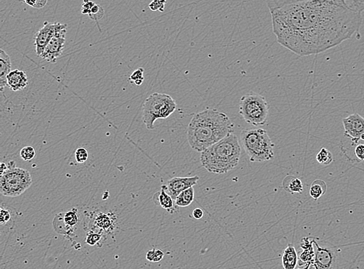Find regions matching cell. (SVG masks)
<instances>
[{"instance_id": "obj_1", "label": "cell", "mask_w": 364, "mask_h": 269, "mask_svg": "<svg viewBox=\"0 0 364 269\" xmlns=\"http://www.w3.org/2000/svg\"><path fill=\"white\" fill-rule=\"evenodd\" d=\"M277 42L299 56L318 55L359 32L361 13L338 0H308L270 12Z\"/></svg>"}, {"instance_id": "obj_2", "label": "cell", "mask_w": 364, "mask_h": 269, "mask_svg": "<svg viewBox=\"0 0 364 269\" xmlns=\"http://www.w3.org/2000/svg\"><path fill=\"white\" fill-rule=\"evenodd\" d=\"M234 125L227 114L205 109L193 115L187 128V140L193 151L202 152L233 133Z\"/></svg>"}, {"instance_id": "obj_3", "label": "cell", "mask_w": 364, "mask_h": 269, "mask_svg": "<svg viewBox=\"0 0 364 269\" xmlns=\"http://www.w3.org/2000/svg\"><path fill=\"white\" fill-rule=\"evenodd\" d=\"M200 153L202 166L207 172L224 174L238 166L241 157V146L237 136L231 133Z\"/></svg>"}, {"instance_id": "obj_4", "label": "cell", "mask_w": 364, "mask_h": 269, "mask_svg": "<svg viewBox=\"0 0 364 269\" xmlns=\"http://www.w3.org/2000/svg\"><path fill=\"white\" fill-rule=\"evenodd\" d=\"M240 139L250 162H264L274 159V144L265 129H243Z\"/></svg>"}, {"instance_id": "obj_5", "label": "cell", "mask_w": 364, "mask_h": 269, "mask_svg": "<svg viewBox=\"0 0 364 269\" xmlns=\"http://www.w3.org/2000/svg\"><path fill=\"white\" fill-rule=\"evenodd\" d=\"M176 107L177 104L171 95L158 92L152 94L142 106L143 123L148 129H154L155 122L171 116Z\"/></svg>"}, {"instance_id": "obj_6", "label": "cell", "mask_w": 364, "mask_h": 269, "mask_svg": "<svg viewBox=\"0 0 364 269\" xmlns=\"http://www.w3.org/2000/svg\"><path fill=\"white\" fill-rule=\"evenodd\" d=\"M269 109L267 99L257 92H248L240 99L239 114L247 123L253 126L266 124Z\"/></svg>"}, {"instance_id": "obj_7", "label": "cell", "mask_w": 364, "mask_h": 269, "mask_svg": "<svg viewBox=\"0 0 364 269\" xmlns=\"http://www.w3.org/2000/svg\"><path fill=\"white\" fill-rule=\"evenodd\" d=\"M8 169L1 175L0 192L7 197L21 196L32 184V178L26 169L17 168L14 162H9Z\"/></svg>"}, {"instance_id": "obj_8", "label": "cell", "mask_w": 364, "mask_h": 269, "mask_svg": "<svg viewBox=\"0 0 364 269\" xmlns=\"http://www.w3.org/2000/svg\"><path fill=\"white\" fill-rule=\"evenodd\" d=\"M67 29L66 24L60 23H50L45 21L44 25L38 32L35 34V46L36 54L41 56L50 40L61 30Z\"/></svg>"}, {"instance_id": "obj_9", "label": "cell", "mask_w": 364, "mask_h": 269, "mask_svg": "<svg viewBox=\"0 0 364 269\" xmlns=\"http://www.w3.org/2000/svg\"><path fill=\"white\" fill-rule=\"evenodd\" d=\"M66 33V29L58 31L50 40L40 57L50 63H56L57 59L62 55L65 48Z\"/></svg>"}, {"instance_id": "obj_10", "label": "cell", "mask_w": 364, "mask_h": 269, "mask_svg": "<svg viewBox=\"0 0 364 269\" xmlns=\"http://www.w3.org/2000/svg\"><path fill=\"white\" fill-rule=\"evenodd\" d=\"M313 244L315 247V261L313 267L318 269L332 268L336 261V253L334 249L327 246H321L312 239Z\"/></svg>"}, {"instance_id": "obj_11", "label": "cell", "mask_w": 364, "mask_h": 269, "mask_svg": "<svg viewBox=\"0 0 364 269\" xmlns=\"http://www.w3.org/2000/svg\"><path fill=\"white\" fill-rule=\"evenodd\" d=\"M342 124L344 135L350 138L353 143H357L364 134V118L358 113H354L342 119Z\"/></svg>"}, {"instance_id": "obj_12", "label": "cell", "mask_w": 364, "mask_h": 269, "mask_svg": "<svg viewBox=\"0 0 364 269\" xmlns=\"http://www.w3.org/2000/svg\"><path fill=\"white\" fill-rule=\"evenodd\" d=\"M199 179L200 178L197 176L191 177L173 178L168 181L167 184L166 185V190L175 200L183 191L197 185Z\"/></svg>"}, {"instance_id": "obj_13", "label": "cell", "mask_w": 364, "mask_h": 269, "mask_svg": "<svg viewBox=\"0 0 364 269\" xmlns=\"http://www.w3.org/2000/svg\"><path fill=\"white\" fill-rule=\"evenodd\" d=\"M91 223L92 226L89 230H95L103 234L104 233H110L113 231L116 223V218L112 213L99 212L93 215V218Z\"/></svg>"}, {"instance_id": "obj_14", "label": "cell", "mask_w": 364, "mask_h": 269, "mask_svg": "<svg viewBox=\"0 0 364 269\" xmlns=\"http://www.w3.org/2000/svg\"><path fill=\"white\" fill-rule=\"evenodd\" d=\"M312 240L310 241L308 237H304L301 240V247L303 249L302 253L298 258L299 267L308 268L310 266L314 264L315 261V250L313 248Z\"/></svg>"}, {"instance_id": "obj_15", "label": "cell", "mask_w": 364, "mask_h": 269, "mask_svg": "<svg viewBox=\"0 0 364 269\" xmlns=\"http://www.w3.org/2000/svg\"><path fill=\"white\" fill-rule=\"evenodd\" d=\"M28 85V75L24 71L15 69L7 76V86L14 92L25 89Z\"/></svg>"}, {"instance_id": "obj_16", "label": "cell", "mask_w": 364, "mask_h": 269, "mask_svg": "<svg viewBox=\"0 0 364 269\" xmlns=\"http://www.w3.org/2000/svg\"><path fill=\"white\" fill-rule=\"evenodd\" d=\"M152 199L156 206L163 208L165 210H167L170 214H173L176 212V208H175L176 203H175L173 197L168 193L166 185L162 186L160 192L155 193Z\"/></svg>"}, {"instance_id": "obj_17", "label": "cell", "mask_w": 364, "mask_h": 269, "mask_svg": "<svg viewBox=\"0 0 364 269\" xmlns=\"http://www.w3.org/2000/svg\"><path fill=\"white\" fill-rule=\"evenodd\" d=\"M11 60L8 54L0 50V87L1 91L7 85V76L11 72Z\"/></svg>"}, {"instance_id": "obj_18", "label": "cell", "mask_w": 364, "mask_h": 269, "mask_svg": "<svg viewBox=\"0 0 364 269\" xmlns=\"http://www.w3.org/2000/svg\"><path fill=\"white\" fill-rule=\"evenodd\" d=\"M298 264V256L295 247L288 244L284 249L282 255L283 267L285 269L296 268Z\"/></svg>"}, {"instance_id": "obj_19", "label": "cell", "mask_w": 364, "mask_h": 269, "mask_svg": "<svg viewBox=\"0 0 364 269\" xmlns=\"http://www.w3.org/2000/svg\"><path fill=\"white\" fill-rule=\"evenodd\" d=\"M61 220L62 223L65 225V231L66 234H70L75 230V226L77 225L79 222V214H78V210L76 209H72L70 211L67 213H60Z\"/></svg>"}, {"instance_id": "obj_20", "label": "cell", "mask_w": 364, "mask_h": 269, "mask_svg": "<svg viewBox=\"0 0 364 269\" xmlns=\"http://www.w3.org/2000/svg\"><path fill=\"white\" fill-rule=\"evenodd\" d=\"M283 187L291 194L302 193L304 190L301 179L295 176H287L283 182Z\"/></svg>"}, {"instance_id": "obj_21", "label": "cell", "mask_w": 364, "mask_h": 269, "mask_svg": "<svg viewBox=\"0 0 364 269\" xmlns=\"http://www.w3.org/2000/svg\"><path fill=\"white\" fill-rule=\"evenodd\" d=\"M194 200V189L193 186L183 191L175 199V203L178 207H187Z\"/></svg>"}, {"instance_id": "obj_22", "label": "cell", "mask_w": 364, "mask_h": 269, "mask_svg": "<svg viewBox=\"0 0 364 269\" xmlns=\"http://www.w3.org/2000/svg\"><path fill=\"white\" fill-rule=\"evenodd\" d=\"M326 183L321 179H317L312 182L311 188H310V196L315 200H318L320 197L326 193Z\"/></svg>"}, {"instance_id": "obj_23", "label": "cell", "mask_w": 364, "mask_h": 269, "mask_svg": "<svg viewBox=\"0 0 364 269\" xmlns=\"http://www.w3.org/2000/svg\"><path fill=\"white\" fill-rule=\"evenodd\" d=\"M303 1H308V0H266L267 7H268L270 12L275 11L277 9L284 7V6L296 4V3L303 2Z\"/></svg>"}, {"instance_id": "obj_24", "label": "cell", "mask_w": 364, "mask_h": 269, "mask_svg": "<svg viewBox=\"0 0 364 269\" xmlns=\"http://www.w3.org/2000/svg\"><path fill=\"white\" fill-rule=\"evenodd\" d=\"M316 160L321 165L328 166L329 164L332 163V161H333V156H332L331 152L323 148L317 154Z\"/></svg>"}, {"instance_id": "obj_25", "label": "cell", "mask_w": 364, "mask_h": 269, "mask_svg": "<svg viewBox=\"0 0 364 269\" xmlns=\"http://www.w3.org/2000/svg\"><path fill=\"white\" fill-rule=\"evenodd\" d=\"M347 8L355 12L362 13L364 11V0H338Z\"/></svg>"}, {"instance_id": "obj_26", "label": "cell", "mask_w": 364, "mask_h": 269, "mask_svg": "<svg viewBox=\"0 0 364 269\" xmlns=\"http://www.w3.org/2000/svg\"><path fill=\"white\" fill-rule=\"evenodd\" d=\"M103 233L95 230H89L86 232V244L90 246H95L99 244V242L103 238Z\"/></svg>"}, {"instance_id": "obj_27", "label": "cell", "mask_w": 364, "mask_h": 269, "mask_svg": "<svg viewBox=\"0 0 364 269\" xmlns=\"http://www.w3.org/2000/svg\"><path fill=\"white\" fill-rule=\"evenodd\" d=\"M104 14L105 11L103 7H101L99 4H95L91 9L90 12L88 14V16L90 17V19H92V21H98L103 18Z\"/></svg>"}, {"instance_id": "obj_28", "label": "cell", "mask_w": 364, "mask_h": 269, "mask_svg": "<svg viewBox=\"0 0 364 269\" xmlns=\"http://www.w3.org/2000/svg\"><path fill=\"white\" fill-rule=\"evenodd\" d=\"M35 154H36V152H35V149L31 146L24 147V149H21V152H20L21 159L23 160L27 161V162H29V161L34 159V158L35 157Z\"/></svg>"}, {"instance_id": "obj_29", "label": "cell", "mask_w": 364, "mask_h": 269, "mask_svg": "<svg viewBox=\"0 0 364 269\" xmlns=\"http://www.w3.org/2000/svg\"><path fill=\"white\" fill-rule=\"evenodd\" d=\"M130 80L136 85H141L144 82V69L142 68H138L137 70L131 75Z\"/></svg>"}, {"instance_id": "obj_30", "label": "cell", "mask_w": 364, "mask_h": 269, "mask_svg": "<svg viewBox=\"0 0 364 269\" xmlns=\"http://www.w3.org/2000/svg\"><path fill=\"white\" fill-rule=\"evenodd\" d=\"M166 0H152L149 4V7L152 11H160L164 12Z\"/></svg>"}, {"instance_id": "obj_31", "label": "cell", "mask_w": 364, "mask_h": 269, "mask_svg": "<svg viewBox=\"0 0 364 269\" xmlns=\"http://www.w3.org/2000/svg\"><path fill=\"white\" fill-rule=\"evenodd\" d=\"M75 159L77 161L78 163H84L86 162L88 159V152L85 149H78L75 151Z\"/></svg>"}, {"instance_id": "obj_32", "label": "cell", "mask_w": 364, "mask_h": 269, "mask_svg": "<svg viewBox=\"0 0 364 269\" xmlns=\"http://www.w3.org/2000/svg\"><path fill=\"white\" fill-rule=\"evenodd\" d=\"M48 0H24L25 4L35 9H41L46 6Z\"/></svg>"}, {"instance_id": "obj_33", "label": "cell", "mask_w": 364, "mask_h": 269, "mask_svg": "<svg viewBox=\"0 0 364 269\" xmlns=\"http://www.w3.org/2000/svg\"><path fill=\"white\" fill-rule=\"evenodd\" d=\"M96 3L92 2L90 0H83L82 5V14L83 15H88L90 12L91 9Z\"/></svg>"}, {"instance_id": "obj_34", "label": "cell", "mask_w": 364, "mask_h": 269, "mask_svg": "<svg viewBox=\"0 0 364 269\" xmlns=\"http://www.w3.org/2000/svg\"><path fill=\"white\" fill-rule=\"evenodd\" d=\"M11 216L10 212L7 210H5L4 208H1L0 210V223L1 224H5L7 222L11 220Z\"/></svg>"}, {"instance_id": "obj_35", "label": "cell", "mask_w": 364, "mask_h": 269, "mask_svg": "<svg viewBox=\"0 0 364 269\" xmlns=\"http://www.w3.org/2000/svg\"><path fill=\"white\" fill-rule=\"evenodd\" d=\"M355 155L359 160L364 161V144H359L355 147Z\"/></svg>"}, {"instance_id": "obj_36", "label": "cell", "mask_w": 364, "mask_h": 269, "mask_svg": "<svg viewBox=\"0 0 364 269\" xmlns=\"http://www.w3.org/2000/svg\"><path fill=\"white\" fill-rule=\"evenodd\" d=\"M163 257H164V253H163V250H155V255L154 259H153V262H159V261L163 260Z\"/></svg>"}, {"instance_id": "obj_37", "label": "cell", "mask_w": 364, "mask_h": 269, "mask_svg": "<svg viewBox=\"0 0 364 269\" xmlns=\"http://www.w3.org/2000/svg\"><path fill=\"white\" fill-rule=\"evenodd\" d=\"M193 216L196 220H200L204 216V211L200 208L194 209L193 211Z\"/></svg>"}, {"instance_id": "obj_38", "label": "cell", "mask_w": 364, "mask_h": 269, "mask_svg": "<svg viewBox=\"0 0 364 269\" xmlns=\"http://www.w3.org/2000/svg\"><path fill=\"white\" fill-rule=\"evenodd\" d=\"M155 250H156V249H152V250H149L147 252V254H146V259H147L148 261H151V262H153V259H154L155 255Z\"/></svg>"}, {"instance_id": "obj_39", "label": "cell", "mask_w": 364, "mask_h": 269, "mask_svg": "<svg viewBox=\"0 0 364 269\" xmlns=\"http://www.w3.org/2000/svg\"><path fill=\"white\" fill-rule=\"evenodd\" d=\"M7 169H8V166H7V164H1V167H0V170H1V175L4 174V172H5L7 170Z\"/></svg>"}, {"instance_id": "obj_40", "label": "cell", "mask_w": 364, "mask_h": 269, "mask_svg": "<svg viewBox=\"0 0 364 269\" xmlns=\"http://www.w3.org/2000/svg\"><path fill=\"white\" fill-rule=\"evenodd\" d=\"M360 140L364 141V134H362V136H361Z\"/></svg>"}]
</instances>
